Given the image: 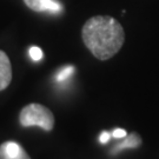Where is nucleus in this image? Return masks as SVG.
Segmentation results:
<instances>
[{
    "mask_svg": "<svg viewBox=\"0 0 159 159\" xmlns=\"http://www.w3.org/2000/svg\"><path fill=\"white\" fill-rule=\"evenodd\" d=\"M19 121L24 127L37 125L43 130L51 131L54 126V116L44 105L33 102L21 110L19 114Z\"/></svg>",
    "mask_w": 159,
    "mask_h": 159,
    "instance_id": "2",
    "label": "nucleus"
},
{
    "mask_svg": "<svg viewBox=\"0 0 159 159\" xmlns=\"http://www.w3.org/2000/svg\"><path fill=\"white\" fill-rule=\"evenodd\" d=\"M30 56H31V58L33 59L34 61H39L40 59L43 58V51L39 47L33 46V47L30 48Z\"/></svg>",
    "mask_w": 159,
    "mask_h": 159,
    "instance_id": "8",
    "label": "nucleus"
},
{
    "mask_svg": "<svg viewBox=\"0 0 159 159\" xmlns=\"http://www.w3.org/2000/svg\"><path fill=\"white\" fill-rule=\"evenodd\" d=\"M112 136L114 138H125L127 136V132L125 130H123V129H116L113 131V133H112Z\"/></svg>",
    "mask_w": 159,
    "mask_h": 159,
    "instance_id": "9",
    "label": "nucleus"
},
{
    "mask_svg": "<svg viewBox=\"0 0 159 159\" xmlns=\"http://www.w3.org/2000/svg\"><path fill=\"white\" fill-rule=\"evenodd\" d=\"M0 159H31L18 143L6 142L0 146Z\"/></svg>",
    "mask_w": 159,
    "mask_h": 159,
    "instance_id": "3",
    "label": "nucleus"
},
{
    "mask_svg": "<svg viewBox=\"0 0 159 159\" xmlns=\"http://www.w3.org/2000/svg\"><path fill=\"white\" fill-rule=\"evenodd\" d=\"M24 2L34 12L59 13L61 11V4L58 0H24Z\"/></svg>",
    "mask_w": 159,
    "mask_h": 159,
    "instance_id": "4",
    "label": "nucleus"
},
{
    "mask_svg": "<svg viewBox=\"0 0 159 159\" xmlns=\"http://www.w3.org/2000/svg\"><path fill=\"white\" fill-rule=\"evenodd\" d=\"M142 144V139L137 133H131L130 136H126V139L118 144L114 151H120V150H125V148H136Z\"/></svg>",
    "mask_w": 159,
    "mask_h": 159,
    "instance_id": "6",
    "label": "nucleus"
},
{
    "mask_svg": "<svg viewBox=\"0 0 159 159\" xmlns=\"http://www.w3.org/2000/svg\"><path fill=\"white\" fill-rule=\"evenodd\" d=\"M73 73H74V67L71 66V65H68V66L61 68L59 71V73L57 75V80L58 81H65V80L68 79Z\"/></svg>",
    "mask_w": 159,
    "mask_h": 159,
    "instance_id": "7",
    "label": "nucleus"
},
{
    "mask_svg": "<svg viewBox=\"0 0 159 159\" xmlns=\"http://www.w3.org/2000/svg\"><path fill=\"white\" fill-rule=\"evenodd\" d=\"M12 80L11 61L4 51H0V91L5 90Z\"/></svg>",
    "mask_w": 159,
    "mask_h": 159,
    "instance_id": "5",
    "label": "nucleus"
},
{
    "mask_svg": "<svg viewBox=\"0 0 159 159\" xmlns=\"http://www.w3.org/2000/svg\"><path fill=\"white\" fill-rule=\"evenodd\" d=\"M99 140L102 144H105V143H107L110 140V133L106 132V131H104L102 134H100V138H99Z\"/></svg>",
    "mask_w": 159,
    "mask_h": 159,
    "instance_id": "10",
    "label": "nucleus"
},
{
    "mask_svg": "<svg viewBox=\"0 0 159 159\" xmlns=\"http://www.w3.org/2000/svg\"><path fill=\"white\" fill-rule=\"evenodd\" d=\"M85 46L99 60H107L118 53L125 41V32L118 20L110 16H94L83 26Z\"/></svg>",
    "mask_w": 159,
    "mask_h": 159,
    "instance_id": "1",
    "label": "nucleus"
}]
</instances>
